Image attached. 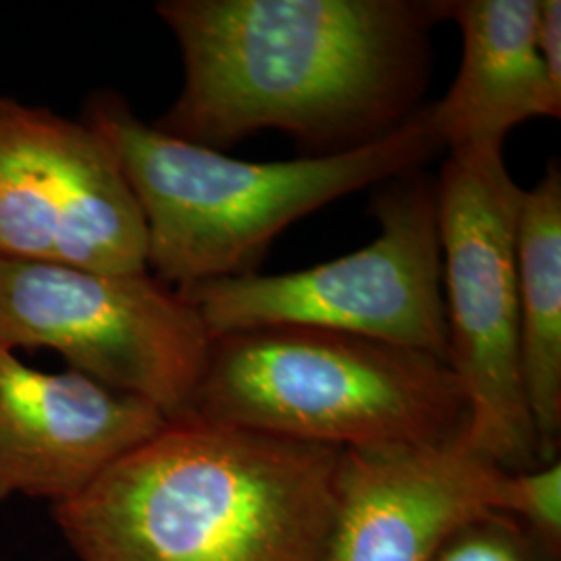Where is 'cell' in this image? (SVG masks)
<instances>
[{"label": "cell", "instance_id": "4", "mask_svg": "<svg viewBox=\"0 0 561 561\" xmlns=\"http://www.w3.org/2000/svg\"><path fill=\"white\" fill-rule=\"evenodd\" d=\"M181 419L333 449L460 442L468 400L447 362L310 327L213 337ZM180 421V419H178Z\"/></svg>", "mask_w": 561, "mask_h": 561}, {"label": "cell", "instance_id": "13", "mask_svg": "<svg viewBox=\"0 0 561 561\" xmlns=\"http://www.w3.org/2000/svg\"><path fill=\"white\" fill-rule=\"evenodd\" d=\"M431 561H561L520 522L503 512H484L443 542Z\"/></svg>", "mask_w": 561, "mask_h": 561}, {"label": "cell", "instance_id": "8", "mask_svg": "<svg viewBox=\"0 0 561 561\" xmlns=\"http://www.w3.org/2000/svg\"><path fill=\"white\" fill-rule=\"evenodd\" d=\"M0 259L148 273L140 204L85 121L0 96Z\"/></svg>", "mask_w": 561, "mask_h": 561}, {"label": "cell", "instance_id": "1", "mask_svg": "<svg viewBox=\"0 0 561 561\" xmlns=\"http://www.w3.org/2000/svg\"><path fill=\"white\" fill-rule=\"evenodd\" d=\"M183 85L162 134L210 150L277 129L308 159L382 140L421 111L442 0H162Z\"/></svg>", "mask_w": 561, "mask_h": 561}, {"label": "cell", "instance_id": "3", "mask_svg": "<svg viewBox=\"0 0 561 561\" xmlns=\"http://www.w3.org/2000/svg\"><path fill=\"white\" fill-rule=\"evenodd\" d=\"M117 157L146 222L152 277L183 289L256 275L280 233L322 206L422 171L445 150L428 106L382 140L333 157L256 162L171 138L117 92L83 117Z\"/></svg>", "mask_w": 561, "mask_h": 561}, {"label": "cell", "instance_id": "5", "mask_svg": "<svg viewBox=\"0 0 561 561\" xmlns=\"http://www.w3.org/2000/svg\"><path fill=\"white\" fill-rule=\"evenodd\" d=\"M447 364L468 400L461 443L503 472L542 466L520 358L516 222L503 144L449 150L435 178Z\"/></svg>", "mask_w": 561, "mask_h": 561}, {"label": "cell", "instance_id": "10", "mask_svg": "<svg viewBox=\"0 0 561 561\" xmlns=\"http://www.w3.org/2000/svg\"><path fill=\"white\" fill-rule=\"evenodd\" d=\"M503 474L461 439L345 449L322 561H431L463 522L495 512Z\"/></svg>", "mask_w": 561, "mask_h": 561}, {"label": "cell", "instance_id": "6", "mask_svg": "<svg viewBox=\"0 0 561 561\" xmlns=\"http://www.w3.org/2000/svg\"><path fill=\"white\" fill-rule=\"evenodd\" d=\"M381 233L358 252L280 275L178 289L210 340L268 327H310L385 341L447 362L435 178L414 171L375 187Z\"/></svg>", "mask_w": 561, "mask_h": 561}, {"label": "cell", "instance_id": "12", "mask_svg": "<svg viewBox=\"0 0 561 561\" xmlns=\"http://www.w3.org/2000/svg\"><path fill=\"white\" fill-rule=\"evenodd\" d=\"M522 377L542 463L561 449V171L522 192L516 222Z\"/></svg>", "mask_w": 561, "mask_h": 561}, {"label": "cell", "instance_id": "7", "mask_svg": "<svg viewBox=\"0 0 561 561\" xmlns=\"http://www.w3.org/2000/svg\"><path fill=\"white\" fill-rule=\"evenodd\" d=\"M0 345L53 350L71 370L183 416L210 335L180 291L150 273L0 259Z\"/></svg>", "mask_w": 561, "mask_h": 561}, {"label": "cell", "instance_id": "14", "mask_svg": "<svg viewBox=\"0 0 561 561\" xmlns=\"http://www.w3.org/2000/svg\"><path fill=\"white\" fill-rule=\"evenodd\" d=\"M495 512L516 518L542 545L561 553V460L505 472Z\"/></svg>", "mask_w": 561, "mask_h": 561}, {"label": "cell", "instance_id": "11", "mask_svg": "<svg viewBox=\"0 0 561 561\" xmlns=\"http://www.w3.org/2000/svg\"><path fill=\"white\" fill-rule=\"evenodd\" d=\"M442 11L461 32L460 71L428 106L445 150L505 144L524 121L560 117L561 92L537 48L539 0H442Z\"/></svg>", "mask_w": 561, "mask_h": 561}, {"label": "cell", "instance_id": "15", "mask_svg": "<svg viewBox=\"0 0 561 561\" xmlns=\"http://www.w3.org/2000/svg\"><path fill=\"white\" fill-rule=\"evenodd\" d=\"M537 48L542 67L561 92V2L560 0H539V21H537Z\"/></svg>", "mask_w": 561, "mask_h": 561}, {"label": "cell", "instance_id": "2", "mask_svg": "<svg viewBox=\"0 0 561 561\" xmlns=\"http://www.w3.org/2000/svg\"><path fill=\"white\" fill-rule=\"evenodd\" d=\"M341 454L169 421L53 518L78 561H322Z\"/></svg>", "mask_w": 561, "mask_h": 561}, {"label": "cell", "instance_id": "9", "mask_svg": "<svg viewBox=\"0 0 561 561\" xmlns=\"http://www.w3.org/2000/svg\"><path fill=\"white\" fill-rule=\"evenodd\" d=\"M167 422L152 401L71 368H32L0 345V503L71 502Z\"/></svg>", "mask_w": 561, "mask_h": 561}]
</instances>
